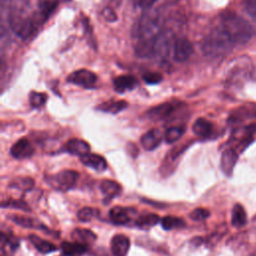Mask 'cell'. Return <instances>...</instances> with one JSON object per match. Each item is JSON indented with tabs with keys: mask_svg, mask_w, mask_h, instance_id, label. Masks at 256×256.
<instances>
[{
	"mask_svg": "<svg viewBox=\"0 0 256 256\" xmlns=\"http://www.w3.org/2000/svg\"><path fill=\"white\" fill-rule=\"evenodd\" d=\"M18 246V240L12 234L1 231V256H12Z\"/></svg>",
	"mask_w": 256,
	"mask_h": 256,
	"instance_id": "19",
	"label": "cell"
},
{
	"mask_svg": "<svg viewBox=\"0 0 256 256\" xmlns=\"http://www.w3.org/2000/svg\"><path fill=\"white\" fill-rule=\"evenodd\" d=\"M9 220L14 222L15 224L24 227V228H30V229H37V230H45L49 232V229H47L41 222H39L36 219L21 216V215H9Z\"/></svg>",
	"mask_w": 256,
	"mask_h": 256,
	"instance_id": "16",
	"label": "cell"
},
{
	"mask_svg": "<svg viewBox=\"0 0 256 256\" xmlns=\"http://www.w3.org/2000/svg\"><path fill=\"white\" fill-rule=\"evenodd\" d=\"M127 102L123 101V100H119V101H108L105 103L100 104L99 106H97L98 110H101L103 112H107V113H111V114H116L122 110H124L127 107Z\"/></svg>",
	"mask_w": 256,
	"mask_h": 256,
	"instance_id": "27",
	"label": "cell"
},
{
	"mask_svg": "<svg viewBox=\"0 0 256 256\" xmlns=\"http://www.w3.org/2000/svg\"><path fill=\"white\" fill-rule=\"evenodd\" d=\"M96 210L91 208V207H84L82 209H80L77 213V218L78 220H80L81 222H88L90 221L93 217H95L96 214Z\"/></svg>",
	"mask_w": 256,
	"mask_h": 256,
	"instance_id": "33",
	"label": "cell"
},
{
	"mask_svg": "<svg viewBox=\"0 0 256 256\" xmlns=\"http://www.w3.org/2000/svg\"><path fill=\"white\" fill-rule=\"evenodd\" d=\"M174 34L170 30L162 31L154 40L153 43V53L155 57L164 59L168 56L174 45Z\"/></svg>",
	"mask_w": 256,
	"mask_h": 256,
	"instance_id": "4",
	"label": "cell"
},
{
	"mask_svg": "<svg viewBox=\"0 0 256 256\" xmlns=\"http://www.w3.org/2000/svg\"><path fill=\"white\" fill-rule=\"evenodd\" d=\"M102 15L103 17L109 21V22H112V21H115L117 19V16L115 14V12L111 9V8H105L102 12Z\"/></svg>",
	"mask_w": 256,
	"mask_h": 256,
	"instance_id": "38",
	"label": "cell"
},
{
	"mask_svg": "<svg viewBox=\"0 0 256 256\" xmlns=\"http://www.w3.org/2000/svg\"><path fill=\"white\" fill-rule=\"evenodd\" d=\"M221 25L236 44H246L255 34L252 25L234 12H227L222 16Z\"/></svg>",
	"mask_w": 256,
	"mask_h": 256,
	"instance_id": "2",
	"label": "cell"
},
{
	"mask_svg": "<svg viewBox=\"0 0 256 256\" xmlns=\"http://www.w3.org/2000/svg\"><path fill=\"white\" fill-rule=\"evenodd\" d=\"M162 75L158 72H147L143 75V80L149 85L158 84L162 81Z\"/></svg>",
	"mask_w": 256,
	"mask_h": 256,
	"instance_id": "36",
	"label": "cell"
},
{
	"mask_svg": "<svg viewBox=\"0 0 256 256\" xmlns=\"http://www.w3.org/2000/svg\"><path fill=\"white\" fill-rule=\"evenodd\" d=\"M1 206L3 208H8V207H11V208H17V209H22V210H25V211H30L29 209V206L28 204L24 201V200H14V199H7L6 201H3Z\"/></svg>",
	"mask_w": 256,
	"mask_h": 256,
	"instance_id": "32",
	"label": "cell"
},
{
	"mask_svg": "<svg viewBox=\"0 0 256 256\" xmlns=\"http://www.w3.org/2000/svg\"><path fill=\"white\" fill-rule=\"evenodd\" d=\"M78 178H79V173L77 171L66 169L54 175L52 183L55 184L54 187L56 189L61 191H67L76 184Z\"/></svg>",
	"mask_w": 256,
	"mask_h": 256,
	"instance_id": "6",
	"label": "cell"
},
{
	"mask_svg": "<svg viewBox=\"0 0 256 256\" xmlns=\"http://www.w3.org/2000/svg\"><path fill=\"white\" fill-rule=\"evenodd\" d=\"M231 223L234 227L240 228L246 225L247 223V214L244 209V207L237 203L233 206L232 208V213H231Z\"/></svg>",
	"mask_w": 256,
	"mask_h": 256,
	"instance_id": "24",
	"label": "cell"
},
{
	"mask_svg": "<svg viewBox=\"0 0 256 256\" xmlns=\"http://www.w3.org/2000/svg\"><path fill=\"white\" fill-rule=\"evenodd\" d=\"M248 256H256V251H254V252H252V253H250Z\"/></svg>",
	"mask_w": 256,
	"mask_h": 256,
	"instance_id": "40",
	"label": "cell"
},
{
	"mask_svg": "<svg viewBox=\"0 0 256 256\" xmlns=\"http://www.w3.org/2000/svg\"><path fill=\"white\" fill-rule=\"evenodd\" d=\"M161 226L164 230H173V229H178L182 228L185 226V221L179 217L172 216V215H167L161 218Z\"/></svg>",
	"mask_w": 256,
	"mask_h": 256,
	"instance_id": "28",
	"label": "cell"
},
{
	"mask_svg": "<svg viewBox=\"0 0 256 256\" xmlns=\"http://www.w3.org/2000/svg\"><path fill=\"white\" fill-rule=\"evenodd\" d=\"M243 4L246 12L256 19V0H243Z\"/></svg>",
	"mask_w": 256,
	"mask_h": 256,
	"instance_id": "37",
	"label": "cell"
},
{
	"mask_svg": "<svg viewBox=\"0 0 256 256\" xmlns=\"http://www.w3.org/2000/svg\"><path fill=\"white\" fill-rule=\"evenodd\" d=\"M234 45L225 29L220 25L206 36L202 44V51L207 58L218 59L227 55Z\"/></svg>",
	"mask_w": 256,
	"mask_h": 256,
	"instance_id": "1",
	"label": "cell"
},
{
	"mask_svg": "<svg viewBox=\"0 0 256 256\" xmlns=\"http://www.w3.org/2000/svg\"><path fill=\"white\" fill-rule=\"evenodd\" d=\"M161 141H162L161 131L156 128L151 129L148 132H146L145 134H143L140 139V143H141L142 147L147 151H151V150H154L155 148H157L159 146V144L161 143Z\"/></svg>",
	"mask_w": 256,
	"mask_h": 256,
	"instance_id": "12",
	"label": "cell"
},
{
	"mask_svg": "<svg viewBox=\"0 0 256 256\" xmlns=\"http://www.w3.org/2000/svg\"><path fill=\"white\" fill-rule=\"evenodd\" d=\"M193 132L200 137H208L213 132V124L205 118H198L192 126Z\"/></svg>",
	"mask_w": 256,
	"mask_h": 256,
	"instance_id": "23",
	"label": "cell"
},
{
	"mask_svg": "<svg viewBox=\"0 0 256 256\" xmlns=\"http://www.w3.org/2000/svg\"><path fill=\"white\" fill-rule=\"evenodd\" d=\"M33 153H34V148L27 138L19 139L17 142H15L12 145L10 149L11 156L18 160L29 158L33 155Z\"/></svg>",
	"mask_w": 256,
	"mask_h": 256,
	"instance_id": "9",
	"label": "cell"
},
{
	"mask_svg": "<svg viewBox=\"0 0 256 256\" xmlns=\"http://www.w3.org/2000/svg\"><path fill=\"white\" fill-rule=\"evenodd\" d=\"M131 211L133 210L126 207L115 206L110 209L109 218L116 225H125L131 220Z\"/></svg>",
	"mask_w": 256,
	"mask_h": 256,
	"instance_id": "13",
	"label": "cell"
},
{
	"mask_svg": "<svg viewBox=\"0 0 256 256\" xmlns=\"http://www.w3.org/2000/svg\"><path fill=\"white\" fill-rule=\"evenodd\" d=\"M193 53V47L186 38H178L173 45V57L177 62L186 61Z\"/></svg>",
	"mask_w": 256,
	"mask_h": 256,
	"instance_id": "8",
	"label": "cell"
},
{
	"mask_svg": "<svg viewBox=\"0 0 256 256\" xmlns=\"http://www.w3.org/2000/svg\"><path fill=\"white\" fill-rule=\"evenodd\" d=\"M190 218L195 220V221H203L205 219H207L210 216V211L205 209V208H195L190 214H189Z\"/></svg>",
	"mask_w": 256,
	"mask_h": 256,
	"instance_id": "35",
	"label": "cell"
},
{
	"mask_svg": "<svg viewBox=\"0 0 256 256\" xmlns=\"http://www.w3.org/2000/svg\"><path fill=\"white\" fill-rule=\"evenodd\" d=\"M67 80L72 84L82 86L85 88H91L94 86L97 77L92 71H89L87 69H80L71 73L68 76Z\"/></svg>",
	"mask_w": 256,
	"mask_h": 256,
	"instance_id": "7",
	"label": "cell"
},
{
	"mask_svg": "<svg viewBox=\"0 0 256 256\" xmlns=\"http://www.w3.org/2000/svg\"><path fill=\"white\" fill-rule=\"evenodd\" d=\"M161 221V219L159 218V216L157 214H153V213H146L143 215H140L136 221H135V225L141 229H147L150 227L155 226L157 223H159Z\"/></svg>",
	"mask_w": 256,
	"mask_h": 256,
	"instance_id": "26",
	"label": "cell"
},
{
	"mask_svg": "<svg viewBox=\"0 0 256 256\" xmlns=\"http://www.w3.org/2000/svg\"><path fill=\"white\" fill-rule=\"evenodd\" d=\"M71 237L73 238L74 242L83 244V245H89L92 244L97 236L89 229H85V228H75L72 233H71Z\"/></svg>",
	"mask_w": 256,
	"mask_h": 256,
	"instance_id": "21",
	"label": "cell"
},
{
	"mask_svg": "<svg viewBox=\"0 0 256 256\" xmlns=\"http://www.w3.org/2000/svg\"><path fill=\"white\" fill-rule=\"evenodd\" d=\"M46 100H47V95L44 93H40V92H31L30 93L29 102L33 108H38V107L43 106L45 104Z\"/></svg>",
	"mask_w": 256,
	"mask_h": 256,
	"instance_id": "31",
	"label": "cell"
},
{
	"mask_svg": "<svg viewBox=\"0 0 256 256\" xmlns=\"http://www.w3.org/2000/svg\"><path fill=\"white\" fill-rule=\"evenodd\" d=\"M10 27L14 33L22 39H26L32 35L34 31L33 21L22 15H14L10 18Z\"/></svg>",
	"mask_w": 256,
	"mask_h": 256,
	"instance_id": "5",
	"label": "cell"
},
{
	"mask_svg": "<svg viewBox=\"0 0 256 256\" xmlns=\"http://www.w3.org/2000/svg\"><path fill=\"white\" fill-rule=\"evenodd\" d=\"M63 254L68 256H81L87 251V246L77 242L64 241L60 245Z\"/></svg>",
	"mask_w": 256,
	"mask_h": 256,
	"instance_id": "25",
	"label": "cell"
},
{
	"mask_svg": "<svg viewBox=\"0 0 256 256\" xmlns=\"http://www.w3.org/2000/svg\"><path fill=\"white\" fill-rule=\"evenodd\" d=\"M174 110V106L170 103H162L149 109L145 116L150 120H161L167 117Z\"/></svg>",
	"mask_w": 256,
	"mask_h": 256,
	"instance_id": "17",
	"label": "cell"
},
{
	"mask_svg": "<svg viewBox=\"0 0 256 256\" xmlns=\"http://www.w3.org/2000/svg\"><path fill=\"white\" fill-rule=\"evenodd\" d=\"M184 133H185L184 126H174V127H170L165 132L164 138L167 143H174L175 141L179 140L183 136Z\"/></svg>",
	"mask_w": 256,
	"mask_h": 256,
	"instance_id": "29",
	"label": "cell"
},
{
	"mask_svg": "<svg viewBox=\"0 0 256 256\" xmlns=\"http://www.w3.org/2000/svg\"><path fill=\"white\" fill-rule=\"evenodd\" d=\"M114 89L118 92L132 90L137 86V80L132 75H121L113 79Z\"/></svg>",
	"mask_w": 256,
	"mask_h": 256,
	"instance_id": "20",
	"label": "cell"
},
{
	"mask_svg": "<svg viewBox=\"0 0 256 256\" xmlns=\"http://www.w3.org/2000/svg\"><path fill=\"white\" fill-rule=\"evenodd\" d=\"M57 6V3L55 1H50V0H45L39 3V10L40 13L44 16V18H47L50 13L55 9Z\"/></svg>",
	"mask_w": 256,
	"mask_h": 256,
	"instance_id": "34",
	"label": "cell"
},
{
	"mask_svg": "<svg viewBox=\"0 0 256 256\" xmlns=\"http://www.w3.org/2000/svg\"><path fill=\"white\" fill-rule=\"evenodd\" d=\"M80 160L85 166H87L97 172H102V171L106 170V168H107V162H106L105 158H103L102 156H100L98 154L88 153V154L80 157Z\"/></svg>",
	"mask_w": 256,
	"mask_h": 256,
	"instance_id": "15",
	"label": "cell"
},
{
	"mask_svg": "<svg viewBox=\"0 0 256 256\" xmlns=\"http://www.w3.org/2000/svg\"><path fill=\"white\" fill-rule=\"evenodd\" d=\"M134 3L143 9H149L152 7V5L155 3L156 0H133Z\"/></svg>",
	"mask_w": 256,
	"mask_h": 256,
	"instance_id": "39",
	"label": "cell"
},
{
	"mask_svg": "<svg viewBox=\"0 0 256 256\" xmlns=\"http://www.w3.org/2000/svg\"><path fill=\"white\" fill-rule=\"evenodd\" d=\"M64 149L66 152L73 155H78L80 157L90 153V145L86 141L77 138H73L67 141Z\"/></svg>",
	"mask_w": 256,
	"mask_h": 256,
	"instance_id": "14",
	"label": "cell"
},
{
	"mask_svg": "<svg viewBox=\"0 0 256 256\" xmlns=\"http://www.w3.org/2000/svg\"><path fill=\"white\" fill-rule=\"evenodd\" d=\"M238 159V152L234 148H227L223 151L220 167L226 176H231Z\"/></svg>",
	"mask_w": 256,
	"mask_h": 256,
	"instance_id": "10",
	"label": "cell"
},
{
	"mask_svg": "<svg viewBox=\"0 0 256 256\" xmlns=\"http://www.w3.org/2000/svg\"><path fill=\"white\" fill-rule=\"evenodd\" d=\"M110 247L114 256H126L130 248V240L123 234H116L111 239Z\"/></svg>",
	"mask_w": 256,
	"mask_h": 256,
	"instance_id": "11",
	"label": "cell"
},
{
	"mask_svg": "<svg viewBox=\"0 0 256 256\" xmlns=\"http://www.w3.org/2000/svg\"><path fill=\"white\" fill-rule=\"evenodd\" d=\"M28 238L31 244L36 248V250L42 254H48L57 250V247L53 243H51L50 241L44 240L43 238H40L35 234H30Z\"/></svg>",
	"mask_w": 256,
	"mask_h": 256,
	"instance_id": "22",
	"label": "cell"
},
{
	"mask_svg": "<svg viewBox=\"0 0 256 256\" xmlns=\"http://www.w3.org/2000/svg\"><path fill=\"white\" fill-rule=\"evenodd\" d=\"M34 184V180L29 178V177H19V178H15L11 183H10V187L11 188H16L22 191H28L33 187Z\"/></svg>",
	"mask_w": 256,
	"mask_h": 256,
	"instance_id": "30",
	"label": "cell"
},
{
	"mask_svg": "<svg viewBox=\"0 0 256 256\" xmlns=\"http://www.w3.org/2000/svg\"><path fill=\"white\" fill-rule=\"evenodd\" d=\"M253 75H254V77H255V78H256V70H255V71H254V74H253Z\"/></svg>",
	"mask_w": 256,
	"mask_h": 256,
	"instance_id": "41",
	"label": "cell"
},
{
	"mask_svg": "<svg viewBox=\"0 0 256 256\" xmlns=\"http://www.w3.org/2000/svg\"><path fill=\"white\" fill-rule=\"evenodd\" d=\"M100 190L105 195L106 200H111L121 193V186L116 181L110 179H104L100 182Z\"/></svg>",
	"mask_w": 256,
	"mask_h": 256,
	"instance_id": "18",
	"label": "cell"
},
{
	"mask_svg": "<svg viewBox=\"0 0 256 256\" xmlns=\"http://www.w3.org/2000/svg\"><path fill=\"white\" fill-rule=\"evenodd\" d=\"M60 256H68V255H65V254H62V255H60Z\"/></svg>",
	"mask_w": 256,
	"mask_h": 256,
	"instance_id": "42",
	"label": "cell"
},
{
	"mask_svg": "<svg viewBox=\"0 0 256 256\" xmlns=\"http://www.w3.org/2000/svg\"><path fill=\"white\" fill-rule=\"evenodd\" d=\"M162 22L157 12H146L137 21L133 34L138 41H153L162 31Z\"/></svg>",
	"mask_w": 256,
	"mask_h": 256,
	"instance_id": "3",
	"label": "cell"
}]
</instances>
